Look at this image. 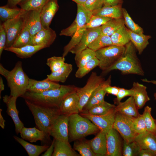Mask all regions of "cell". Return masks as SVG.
I'll list each match as a JSON object with an SVG mask.
<instances>
[{"label": "cell", "mask_w": 156, "mask_h": 156, "mask_svg": "<svg viewBox=\"0 0 156 156\" xmlns=\"http://www.w3.org/2000/svg\"><path fill=\"white\" fill-rule=\"evenodd\" d=\"M77 88L73 85H61L58 88L40 93L27 91L21 97L42 106L58 107L63 99L68 94L75 91Z\"/></svg>", "instance_id": "6da1fadb"}, {"label": "cell", "mask_w": 156, "mask_h": 156, "mask_svg": "<svg viewBox=\"0 0 156 156\" xmlns=\"http://www.w3.org/2000/svg\"><path fill=\"white\" fill-rule=\"evenodd\" d=\"M125 50L119 60L102 74L105 75L114 70H118L124 75L133 74L144 76V73L136 53V49L131 42L125 46Z\"/></svg>", "instance_id": "7a4b0ae2"}, {"label": "cell", "mask_w": 156, "mask_h": 156, "mask_svg": "<svg viewBox=\"0 0 156 156\" xmlns=\"http://www.w3.org/2000/svg\"><path fill=\"white\" fill-rule=\"evenodd\" d=\"M0 73L6 79L10 95L21 97L27 90L29 78L23 70L22 62L18 61L13 68L9 71L0 64Z\"/></svg>", "instance_id": "3957f363"}, {"label": "cell", "mask_w": 156, "mask_h": 156, "mask_svg": "<svg viewBox=\"0 0 156 156\" xmlns=\"http://www.w3.org/2000/svg\"><path fill=\"white\" fill-rule=\"evenodd\" d=\"M25 100L34 116L37 128L43 131L49 140L51 127L57 118L61 114L59 108L44 106Z\"/></svg>", "instance_id": "277c9868"}, {"label": "cell", "mask_w": 156, "mask_h": 156, "mask_svg": "<svg viewBox=\"0 0 156 156\" xmlns=\"http://www.w3.org/2000/svg\"><path fill=\"white\" fill-rule=\"evenodd\" d=\"M68 118L69 142L84 138L100 131L90 120L79 114H72Z\"/></svg>", "instance_id": "5b68a950"}, {"label": "cell", "mask_w": 156, "mask_h": 156, "mask_svg": "<svg viewBox=\"0 0 156 156\" xmlns=\"http://www.w3.org/2000/svg\"><path fill=\"white\" fill-rule=\"evenodd\" d=\"M125 50V46L112 45L96 51V57L99 61V68L103 71L110 68L119 60Z\"/></svg>", "instance_id": "8992f818"}, {"label": "cell", "mask_w": 156, "mask_h": 156, "mask_svg": "<svg viewBox=\"0 0 156 156\" xmlns=\"http://www.w3.org/2000/svg\"><path fill=\"white\" fill-rule=\"evenodd\" d=\"M105 80L103 76L98 75L96 73L92 72L85 86L82 88H77L76 92L79 98V113L82 111L94 91Z\"/></svg>", "instance_id": "52a82bcc"}, {"label": "cell", "mask_w": 156, "mask_h": 156, "mask_svg": "<svg viewBox=\"0 0 156 156\" xmlns=\"http://www.w3.org/2000/svg\"><path fill=\"white\" fill-rule=\"evenodd\" d=\"M26 12L24 11L15 18L2 22L7 36L5 49L12 46L24 27Z\"/></svg>", "instance_id": "ba28073f"}, {"label": "cell", "mask_w": 156, "mask_h": 156, "mask_svg": "<svg viewBox=\"0 0 156 156\" xmlns=\"http://www.w3.org/2000/svg\"><path fill=\"white\" fill-rule=\"evenodd\" d=\"M132 117L117 112L113 125V128L119 133L127 143L134 141L138 135L132 127Z\"/></svg>", "instance_id": "9c48e42d"}, {"label": "cell", "mask_w": 156, "mask_h": 156, "mask_svg": "<svg viewBox=\"0 0 156 156\" xmlns=\"http://www.w3.org/2000/svg\"><path fill=\"white\" fill-rule=\"evenodd\" d=\"M92 15V12L86 9L83 5L77 4V14L75 20L70 26L62 30L60 35L72 37L77 30L89 22Z\"/></svg>", "instance_id": "30bf717a"}, {"label": "cell", "mask_w": 156, "mask_h": 156, "mask_svg": "<svg viewBox=\"0 0 156 156\" xmlns=\"http://www.w3.org/2000/svg\"><path fill=\"white\" fill-rule=\"evenodd\" d=\"M117 112L115 107L107 113L103 115L96 116L81 112L80 115L90 120L105 134L113 128Z\"/></svg>", "instance_id": "8fae6325"}, {"label": "cell", "mask_w": 156, "mask_h": 156, "mask_svg": "<svg viewBox=\"0 0 156 156\" xmlns=\"http://www.w3.org/2000/svg\"><path fill=\"white\" fill-rule=\"evenodd\" d=\"M68 116L60 114L52 125L49 131V135L55 140L69 142Z\"/></svg>", "instance_id": "7c38bea8"}, {"label": "cell", "mask_w": 156, "mask_h": 156, "mask_svg": "<svg viewBox=\"0 0 156 156\" xmlns=\"http://www.w3.org/2000/svg\"><path fill=\"white\" fill-rule=\"evenodd\" d=\"M119 133L113 128L106 134V156L122 155V142Z\"/></svg>", "instance_id": "4fadbf2b"}, {"label": "cell", "mask_w": 156, "mask_h": 156, "mask_svg": "<svg viewBox=\"0 0 156 156\" xmlns=\"http://www.w3.org/2000/svg\"><path fill=\"white\" fill-rule=\"evenodd\" d=\"M79 98L76 90L66 95L62 100L58 108L61 114L68 116L79 113Z\"/></svg>", "instance_id": "5bb4252c"}, {"label": "cell", "mask_w": 156, "mask_h": 156, "mask_svg": "<svg viewBox=\"0 0 156 156\" xmlns=\"http://www.w3.org/2000/svg\"><path fill=\"white\" fill-rule=\"evenodd\" d=\"M17 98L10 95H6L3 96V100L7 107L6 112L11 118L14 123L15 132L17 134H18L24 127V125L19 117L18 111L16 107Z\"/></svg>", "instance_id": "9a60e30c"}, {"label": "cell", "mask_w": 156, "mask_h": 156, "mask_svg": "<svg viewBox=\"0 0 156 156\" xmlns=\"http://www.w3.org/2000/svg\"><path fill=\"white\" fill-rule=\"evenodd\" d=\"M101 34V26L86 29L80 42L70 52L75 54L81 51L88 47L89 45Z\"/></svg>", "instance_id": "2e32d148"}, {"label": "cell", "mask_w": 156, "mask_h": 156, "mask_svg": "<svg viewBox=\"0 0 156 156\" xmlns=\"http://www.w3.org/2000/svg\"><path fill=\"white\" fill-rule=\"evenodd\" d=\"M111 76L110 75L94 91L84 106L82 111H87L95 105L105 101L104 97L107 93L105 88L107 86L111 85Z\"/></svg>", "instance_id": "e0dca14e"}, {"label": "cell", "mask_w": 156, "mask_h": 156, "mask_svg": "<svg viewBox=\"0 0 156 156\" xmlns=\"http://www.w3.org/2000/svg\"><path fill=\"white\" fill-rule=\"evenodd\" d=\"M59 7L57 0H49L44 5L40 13L41 23L43 28H50L52 20Z\"/></svg>", "instance_id": "ac0fdd59"}, {"label": "cell", "mask_w": 156, "mask_h": 156, "mask_svg": "<svg viewBox=\"0 0 156 156\" xmlns=\"http://www.w3.org/2000/svg\"><path fill=\"white\" fill-rule=\"evenodd\" d=\"M61 86L59 83L52 81L47 78L40 81L29 78L27 91L35 93H40L57 88Z\"/></svg>", "instance_id": "d6986e66"}, {"label": "cell", "mask_w": 156, "mask_h": 156, "mask_svg": "<svg viewBox=\"0 0 156 156\" xmlns=\"http://www.w3.org/2000/svg\"><path fill=\"white\" fill-rule=\"evenodd\" d=\"M40 12L36 10L26 11L25 15V25L33 37L43 28L40 18Z\"/></svg>", "instance_id": "ffe728a7"}, {"label": "cell", "mask_w": 156, "mask_h": 156, "mask_svg": "<svg viewBox=\"0 0 156 156\" xmlns=\"http://www.w3.org/2000/svg\"><path fill=\"white\" fill-rule=\"evenodd\" d=\"M57 36L55 31L50 28H43L32 37L34 45H42L49 47L54 41Z\"/></svg>", "instance_id": "44dd1931"}, {"label": "cell", "mask_w": 156, "mask_h": 156, "mask_svg": "<svg viewBox=\"0 0 156 156\" xmlns=\"http://www.w3.org/2000/svg\"><path fill=\"white\" fill-rule=\"evenodd\" d=\"M132 88L133 90V96L136 105L138 109H141L150 100L146 91L147 88L142 84L134 82Z\"/></svg>", "instance_id": "7402d4cb"}, {"label": "cell", "mask_w": 156, "mask_h": 156, "mask_svg": "<svg viewBox=\"0 0 156 156\" xmlns=\"http://www.w3.org/2000/svg\"><path fill=\"white\" fill-rule=\"evenodd\" d=\"M89 141L92 151L97 156H106V134L100 131L94 138Z\"/></svg>", "instance_id": "603a6c76"}, {"label": "cell", "mask_w": 156, "mask_h": 156, "mask_svg": "<svg viewBox=\"0 0 156 156\" xmlns=\"http://www.w3.org/2000/svg\"><path fill=\"white\" fill-rule=\"evenodd\" d=\"M115 108L117 112L128 116L137 117L140 114L133 96L123 102H120Z\"/></svg>", "instance_id": "cb8c5ba5"}, {"label": "cell", "mask_w": 156, "mask_h": 156, "mask_svg": "<svg viewBox=\"0 0 156 156\" xmlns=\"http://www.w3.org/2000/svg\"><path fill=\"white\" fill-rule=\"evenodd\" d=\"M46 48L42 45H27L19 48L11 47L4 50L14 53L19 58L24 59L30 57L38 51Z\"/></svg>", "instance_id": "d4e9b609"}, {"label": "cell", "mask_w": 156, "mask_h": 156, "mask_svg": "<svg viewBox=\"0 0 156 156\" xmlns=\"http://www.w3.org/2000/svg\"><path fill=\"white\" fill-rule=\"evenodd\" d=\"M134 140L141 149L149 150L156 153V136L154 134L146 131L138 135Z\"/></svg>", "instance_id": "484cf974"}, {"label": "cell", "mask_w": 156, "mask_h": 156, "mask_svg": "<svg viewBox=\"0 0 156 156\" xmlns=\"http://www.w3.org/2000/svg\"><path fill=\"white\" fill-rule=\"evenodd\" d=\"M20 133L21 138L31 142L48 140L45 133L37 127L27 128L24 127Z\"/></svg>", "instance_id": "4316f807"}, {"label": "cell", "mask_w": 156, "mask_h": 156, "mask_svg": "<svg viewBox=\"0 0 156 156\" xmlns=\"http://www.w3.org/2000/svg\"><path fill=\"white\" fill-rule=\"evenodd\" d=\"M130 41L135 47L139 55L149 44L148 40L151 38L150 35L135 33L127 28Z\"/></svg>", "instance_id": "83f0119b"}, {"label": "cell", "mask_w": 156, "mask_h": 156, "mask_svg": "<svg viewBox=\"0 0 156 156\" xmlns=\"http://www.w3.org/2000/svg\"><path fill=\"white\" fill-rule=\"evenodd\" d=\"M52 156H80L73 149L69 142L55 140Z\"/></svg>", "instance_id": "f1b7e54d"}, {"label": "cell", "mask_w": 156, "mask_h": 156, "mask_svg": "<svg viewBox=\"0 0 156 156\" xmlns=\"http://www.w3.org/2000/svg\"><path fill=\"white\" fill-rule=\"evenodd\" d=\"M122 4L114 6H103L100 9L92 12L95 15L112 18H123Z\"/></svg>", "instance_id": "f546056e"}, {"label": "cell", "mask_w": 156, "mask_h": 156, "mask_svg": "<svg viewBox=\"0 0 156 156\" xmlns=\"http://www.w3.org/2000/svg\"><path fill=\"white\" fill-rule=\"evenodd\" d=\"M13 138L16 141L24 148L29 156H38L46 151L49 146L46 145H38L33 144L15 135L14 136Z\"/></svg>", "instance_id": "4dcf8cb0"}, {"label": "cell", "mask_w": 156, "mask_h": 156, "mask_svg": "<svg viewBox=\"0 0 156 156\" xmlns=\"http://www.w3.org/2000/svg\"><path fill=\"white\" fill-rule=\"evenodd\" d=\"M73 69L71 64L65 63L58 70L51 72L47 75V78L55 82L64 83L71 72Z\"/></svg>", "instance_id": "1f68e13d"}, {"label": "cell", "mask_w": 156, "mask_h": 156, "mask_svg": "<svg viewBox=\"0 0 156 156\" xmlns=\"http://www.w3.org/2000/svg\"><path fill=\"white\" fill-rule=\"evenodd\" d=\"M113 45L124 46L130 41L127 28L124 25L119 28L111 36Z\"/></svg>", "instance_id": "d6a6232c"}, {"label": "cell", "mask_w": 156, "mask_h": 156, "mask_svg": "<svg viewBox=\"0 0 156 156\" xmlns=\"http://www.w3.org/2000/svg\"><path fill=\"white\" fill-rule=\"evenodd\" d=\"M125 25L124 18H112L101 26V34L111 36Z\"/></svg>", "instance_id": "836d02e7"}, {"label": "cell", "mask_w": 156, "mask_h": 156, "mask_svg": "<svg viewBox=\"0 0 156 156\" xmlns=\"http://www.w3.org/2000/svg\"><path fill=\"white\" fill-rule=\"evenodd\" d=\"M96 57L95 51L87 47L75 54V60L77 67L81 68Z\"/></svg>", "instance_id": "e575fe53"}, {"label": "cell", "mask_w": 156, "mask_h": 156, "mask_svg": "<svg viewBox=\"0 0 156 156\" xmlns=\"http://www.w3.org/2000/svg\"><path fill=\"white\" fill-rule=\"evenodd\" d=\"M73 148L81 156H97L92 151L89 140L84 138L75 141Z\"/></svg>", "instance_id": "d590c367"}, {"label": "cell", "mask_w": 156, "mask_h": 156, "mask_svg": "<svg viewBox=\"0 0 156 156\" xmlns=\"http://www.w3.org/2000/svg\"><path fill=\"white\" fill-rule=\"evenodd\" d=\"M49 0H23L18 5L26 11L36 10L40 12L43 7Z\"/></svg>", "instance_id": "8d00e7d4"}, {"label": "cell", "mask_w": 156, "mask_h": 156, "mask_svg": "<svg viewBox=\"0 0 156 156\" xmlns=\"http://www.w3.org/2000/svg\"><path fill=\"white\" fill-rule=\"evenodd\" d=\"M24 11L21 8H12L7 5L0 7V18L2 22L16 17Z\"/></svg>", "instance_id": "74e56055"}, {"label": "cell", "mask_w": 156, "mask_h": 156, "mask_svg": "<svg viewBox=\"0 0 156 156\" xmlns=\"http://www.w3.org/2000/svg\"><path fill=\"white\" fill-rule=\"evenodd\" d=\"M115 106L114 104H111L105 101L92 107L87 111L81 112L93 115H101L107 113Z\"/></svg>", "instance_id": "f35d334b"}, {"label": "cell", "mask_w": 156, "mask_h": 156, "mask_svg": "<svg viewBox=\"0 0 156 156\" xmlns=\"http://www.w3.org/2000/svg\"><path fill=\"white\" fill-rule=\"evenodd\" d=\"M87 29L85 25L77 30L72 37L71 39L68 43L65 46L63 49L62 56L65 57L70 51L80 42L83 34Z\"/></svg>", "instance_id": "ab89813d"}, {"label": "cell", "mask_w": 156, "mask_h": 156, "mask_svg": "<svg viewBox=\"0 0 156 156\" xmlns=\"http://www.w3.org/2000/svg\"><path fill=\"white\" fill-rule=\"evenodd\" d=\"M32 37L27 28L25 25L12 47L19 48L27 45H33Z\"/></svg>", "instance_id": "60d3db41"}, {"label": "cell", "mask_w": 156, "mask_h": 156, "mask_svg": "<svg viewBox=\"0 0 156 156\" xmlns=\"http://www.w3.org/2000/svg\"><path fill=\"white\" fill-rule=\"evenodd\" d=\"M151 107L146 106L144 108L142 115L147 131L156 136V124L155 119L151 114Z\"/></svg>", "instance_id": "b9f144b4"}, {"label": "cell", "mask_w": 156, "mask_h": 156, "mask_svg": "<svg viewBox=\"0 0 156 156\" xmlns=\"http://www.w3.org/2000/svg\"><path fill=\"white\" fill-rule=\"evenodd\" d=\"M112 45L110 36L101 34L91 43L88 47L96 51Z\"/></svg>", "instance_id": "7bdbcfd3"}, {"label": "cell", "mask_w": 156, "mask_h": 156, "mask_svg": "<svg viewBox=\"0 0 156 156\" xmlns=\"http://www.w3.org/2000/svg\"><path fill=\"white\" fill-rule=\"evenodd\" d=\"M99 61L95 57L87 62L82 67L78 68L75 73L76 77L81 78L92 70L99 66Z\"/></svg>", "instance_id": "ee69618b"}, {"label": "cell", "mask_w": 156, "mask_h": 156, "mask_svg": "<svg viewBox=\"0 0 156 156\" xmlns=\"http://www.w3.org/2000/svg\"><path fill=\"white\" fill-rule=\"evenodd\" d=\"M122 13L125 24L127 27L128 29L136 33L143 34L144 31L143 28L133 21L125 8H122Z\"/></svg>", "instance_id": "f6af8a7d"}, {"label": "cell", "mask_w": 156, "mask_h": 156, "mask_svg": "<svg viewBox=\"0 0 156 156\" xmlns=\"http://www.w3.org/2000/svg\"><path fill=\"white\" fill-rule=\"evenodd\" d=\"M141 148L135 140L128 143L123 141L122 154L124 156H137Z\"/></svg>", "instance_id": "bcb514c9"}, {"label": "cell", "mask_w": 156, "mask_h": 156, "mask_svg": "<svg viewBox=\"0 0 156 156\" xmlns=\"http://www.w3.org/2000/svg\"><path fill=\"white\" fill-rule=\"evenodd\" d=\"M65 63L64 57L54 56L47 59L46 64L53 72L58 70Z\"/></svg>", "instance_id": "7dc6e473"}, {"label": "cell", "mask_w": 156, "mask_h": 156, "mask_svg": "<svg viewBox=\"0 0 156 156\" xmlns=\"http://www.w3.org/2000/svg\"><path fill=\"white\" fill-rule=\"evenodd\" d=\"M112 18L92 15L89 22L85 26L86 29H92L101 27Z\"/></svg>", "instance_id": "c3c4849f"}, {"label": "cell", "mask_w": 156, "mask_h": 156, "mask_svg": "<svg viewBox=\"0 0 156 156\" xmlns=\"http://www.w3.org/2000/svg\"><path fill=\"white\" fill-rule=\"evenodd\" d=\"M132 125L133 130L138 135L147 131L142 114L132 117Z\"/></svg>", "instance_id": "681fc988"}, {"label": "cell", "mask_w": 156, "mask_h": 156, "mask_svg": "<svg viewBox=\"0 0 156 156\" xmlns=\"http://www.w3.org/2000/svg\"><path fill=\"white\" fill-rule=\"evenodd\" d=\"M83 5L86 9L93 12L103 6V0H86Z\"/></svg>", "instance_id": "f907efd6"}, {"label": "cell", "mask_w": 156, "mask_h": 156, "mask_svg": "<svg viewBox=\"0 0 156 156\" xmlns=\"http://www.w3.org/2000/svg\"><path fill=\"white\" fill-rule=\"evenodd\" d=\"M133 90L132 88L127 89L119 88L116 97L114 100V103L117 105L121 102V100L127 96H133Z\"/></svg>", "instance_id": "816d5d0a"}, {"label": "cell", "mask_w": 156, "mask_h": 156, "mask_svg": "<svg viewBox=\"0 0 156 156\" xmlns=\"http://www.w3.org/2000/svg\"><path fill=\"white\" fill-rule=\"evenodd\" d=\"M7 40L6 33L2 23L0 24V57L4 50Z\"/></svg>", "instance_id": "f5cc1de1"}, {"label": "cell", "mask_w": 156, "mask_h": 156, "mask_svg": "<svg viewBox=\"0 0 156 156\" xmlns=\"http://www.w3.org/2000/svg\"><path fill=\"white\" fill-rule=\"evenodd\" d=\"M119 87L116 86H111L109 85L106 86L105 90L107 93L116 96L117 95Z\"/></svg>", "instance_id": "db71d44e"}, {"label": "cell", "mask_w": 156, "mask_h": 156, "mask_svg": "<svg viewBox=\"0 0 156 156\" xmlns=\"http://www.w3.org/2000/svg\"><path fill=\"white\" fill-rule=\"evenodd\" d=\"M104 5L105 6H114L122 4V0H103Z\"/></svg>", "instance_id": "11a10c76"}, {"label": "cell", "mask_w": 156, "mask_h": 156, "mask_svg": "<svg viewBox=\"0 0 156 156\" xmlns=\"http://www.w3.org/2000/svg\"><path fill=\"white\" fill-rule=\"evenodd\" d=\"M55 141V139L54 138L50 145L41 156H51L52 155L54 148Z\"/></svg>", "instance_id": "9f6ffc18"}, {"label": "cell", "mask_w": 156, "mask_h": 156, "mask_svg": "<svg viewBox=\"0 0 156 156\" xmlns=\"http://www.w3.org/2000/svg\"><path fill=\"white\" fill-rule=\"evenodd\" d=\"M139 156H156V153L148 149H140L138 153Z\"/></svg>", "instance_id": "6f0895ef"}, {"label": "cell", "mask_w": 156, "mask_h": 156, "mask_svg": "<svg viewBox=\"0 0 156 156\" xmlns=\"http://www.w3.org/2000/svg\"><path fill=\"white\" fill-rule=\"evenodd\" d=\"M23 0H8L7 5L9 7L12 8H16L17 5Z\"/></svg>", "instance_id": "680465c9"}, {"label": "cell", "mask_w": 156, "mask_h": 156, "mask_svg": "<svg viewBox=\"0 0 156 156\" xmlns=\"http://www.w3.org/2000/svg\"><path fill=\"white\" fill-rule=\"evenodd\" d=\"M2 109H0V126L3 129L5 127V121L2 115Z\"/></svg>", "instance_id": "91938a15"}, {"label": "cell", "mask_w": 156, "mask_h": 156, "mask_svg": "<svg viewBox=\"0 0 156 156\" xmlns=\"http://www.w3.org/2000/svg\"><path fill=\"white\" fill-rule=\"evenodd\" d=\"M4 89V85L3 80L1 76L0 77V98H1V93Z\"/></svg>", "instance_id": "94428289"}, {"label": "cell", "mask_w": 156, "mask_h": 156, "mask_svg": "<svg viewBox=\"0 0 156 156\" xmlns=\"http://www.w3.org/2000/svg\"><path fill=\"white\" fill-rule=\"evenodd\" d=\"M142 81L145 82L150 83L156 85V80H148L146 79H142Z\"/></svg>", "instance_id": "6125c7cd"}, {"label": "cell", "mask_w": 156, "mask_h": 156, "mask_svg": "<svg viewBox=\"0 0 156 156\" xmlns=\"http://www.w3.org/2000/svg\"><path fill=\"white\" fill-rule=\"evenodd\" d=\"M75 2L77 4H80L83 5L86 0H72Z\"/></svg>", "instance_id": "be15d7a7"}, {"label": "cell", "mask_w": 156, "mask_h": 156, "mask_svg": "<svg viewBox=\"0 0 156 156\" xmlns=\"http://www.w3.org/2000/svg\"><path fill=\"white\" fill-rule=\"evenodd\" d=\"M154 96L155 99L156 100V92H155L154 94ZM155 123L156 124V119H155Z\"/></svg>", "instance_id": "e7e4bbea"}]
</instances>
